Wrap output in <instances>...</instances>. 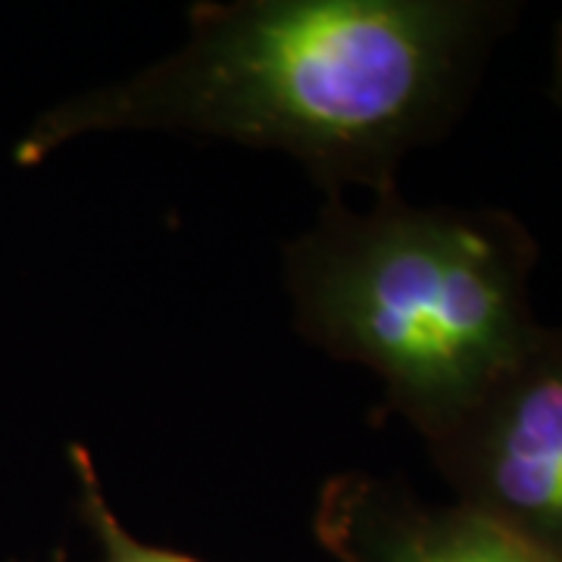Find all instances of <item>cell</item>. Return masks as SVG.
Returning a JSON list of instances; mask_svg holds the SVG:
<instances>
[{"instance_id":"cell-1","label":"cell","mask_w":562,"mask_h":562,"mask_svg":"<svg viewBox=\"0 0 562 562\" xmlns=\"http://www.w3.org/2000/svg\"><path fill=\"white\" fill-rule=\"evenodd\" d=\"M501 0H201L176 50L44 113L16 160L160 132L297 160L331 194L397 191L409 154L462 113L516 20Z\"/></svg>"},{"instance_id":"cell-2","label":"cell","mask_w":562,"mask_h":562,"mask_svg":"<svg viewBox=\"0 0 562 562\" xmlns=\"http://www.w3.org/2000/svg\"><path fill=\"white\" fill-rule=\"evenodd\" d=\"M535 266L538 244L513 213L413 203L401 191L375 194L366 210L331 194L281 250L303 341L372 372L422 441L457 419L541 328Z\"/></svg>"},{"instance_id":"cell-3","label":"cell","mask_w":562,"mask_h":562,"mask_svg":"<svg viewBox=\"0 0 562 562\" xmlns=\"http://www.w3.org/2000/svg\"><path fill=\"white\" fill-rule=\"evenodd\" d=\"M453 501L562 560V328L543 325L425 441Z\"/></svg>"},{"instance_id":"cell-4","label":"cell","mask_w":562,"mask_h":562,"mask_svg":"<svg viewBox=\"0 0 562 562\" xmlns=\"http://www.w3.org/2000/svg\"><path fill=\"white\" fill-rule=\"evenodd\" d=\"M313 531L338 562H562L462 503H428L369 472L322 484Z\"/></svg>"},{"instance_id":"cell-5","label":"cell","mask_w":562,"mask_h":562,"mask_svg":"<svg viewBox=\"0 0 562 562\" xmlns=\"http://www.w3.org/2000/svg\"><path fill=\"white\" fill-rule=\"evenodd\" d=\"M69 465L76 475V494H79V516L88 525L94 547H98V562H206L198 557H188L169 547L140 541L120 522L116 509L110 506L103 494V482L94 469V460L88 447L72 443L69 447Z\"/></svg>"},{"instance_id":"cell-6","label":"cell","mask_w":562,"mask_h":562,"mask_svg":"<svg viewBox=\"0 0 562 562\" xmlns=\"http://www.w3.org/2000/svg\"><path fill=\"white\" fill-rule=\"evenodd\" d=\"M550 91H553V101H557L562 113V20L557 25V38H553V81H550Z\"/></svg>"}]
</instances>
